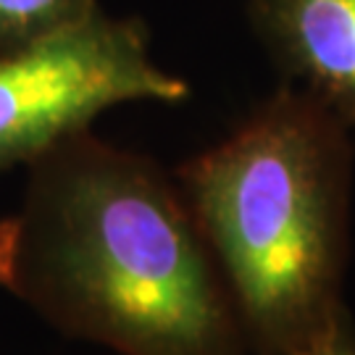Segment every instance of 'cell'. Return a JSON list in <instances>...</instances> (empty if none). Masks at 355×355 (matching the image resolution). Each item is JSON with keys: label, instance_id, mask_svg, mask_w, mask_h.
I'll list each match as a JSON object with an SVG mask.
<instances>
[{"label": "cell", "instance_id": "8992f818", "mask_svg": "<svg viewBox=\"0 0 355 355\" xmlns=\"http://www.w3.org/2000/svg\"><path fill=\"white\" fill-rule=\"evenodd\" d=\"M279 355H355V324L350 311L343 313L324 334Z\"/></svg>", "mask_w": 355, "mask_h": 355}, {"label": "cell", "instance_id": "277c9868", "mask_svg": "<svg viewBox=\"0 0 355 355\" xmlns=\"http://www.w3.org/2000/svg\"><path fill=\"white\" fill-rule=\"evenodd\" d=\"M253 21L303 92L355 135V0H253Z\"/></svg>", "mask_w": 355, "mask_h": 355}, {"label": "cell", "instance_id": "6da1fadb", "mask_svg": "<svg viewBox=\"0 0 355 355\" xmlns=\"http://www.w3.org/2000/svg\"><path fill=\"white\" fill-rule=\"evenodd\" d=\"M0 287L119 355H250L179 187L89 129L29 164L21 205L0 218Z\"/></svg>", "mask_w": 355, "mask_h": 355}, {"label": "cell", "instance_id": "7a4b0ae2", "mask_svg": "<svg viewBox=\"0 0 355 355\" xmlns=\"http://www.w3.org/2000/svg\"><path fill=\"white\" fill-rule=\"evenodd\" d=\"M350 132L308 92L282 89L179 171L255 355L316 340L347 313Z\"/></svg>", "mask_w": 355, "mask_h": 355}, {"label": "cell", "instance_id": "5b68a950", "mask_svg": "<svg viewBox=\"0 0 355 355\" xmlns=\"http://www.w3.org/2000/svg\"><path fill=\"white\" fill-rule=\"evenodd\" d=\"M95 8L98 0H0V53L29 45Z\"/></svg>", "mask_w": 355, "mask_h": 355}, {"label": "cell", "instance_id": "3957f363", "mask_svg": "<svg viewBox=\"0 0 355 355\" xmlns=\"http://www.w3.org/2000/svg\"><path fill=\"white\" fill-rule=\"evenodd\" d=\"M190 85L155 61L140 24L101 8L0 53V174L29 166L124 103H179Z\"/></svg>", "mask_w": 355, "mask_h": 355}]
</instances>
